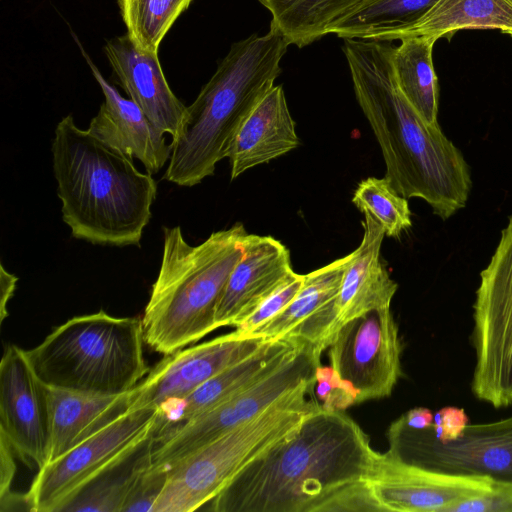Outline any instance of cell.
<instances>
[{"label": "cell", "instance_id": "obj_18", "mask_svg": "<svg viewBox=\"0 0 512 512\" xmlns=\"http://www.w3.org/2000/svg\"><path fill=\"white\" fill-rule=\"evenodd\" d=\"M293 272L284 244L271 236L248 234L218 304L217 327H236Z\"/></svg>", "mask_w": 512, "mask_h": 512}, {"label": "cell", "instance_id": "obj_30", "mask_svg": "<svg viewBox=\"0 0 512 512\" xmlns=\"http://www.w3.org/2000/svg\"><path fill=\"white\" fill-rule=\"evenodd\" d=\"M352 202L363 214H370L388 237H399L412 225L407 198L399 195L385 177L363 179Z\"/></svg>", "mask_w": 512, "mask_h": 512}, {"label": "cell", "instance_id": "obj_19", "mask_svg": "<svg viewBox=\"0 0 512 512\" xmlns=\"http://www.w3.org/2000/svg\"><path fill=\"white\" fill-rule=\"evenodd\" d=\"M104 52L129 98L156 126L174 137L187 106L172 92L158 53L138 49L127 34L107 41Z\"/></svg>", "mask_w": 512, "mask_h": 512}, {"label": "cell", "instance_id": "obj_26", "mask_svg": "<svg viewBox=\"0 0 512 512\" xmlns=\"http://www.w3.org/2000/svg\"><path fill=\"white\" fill-rule=\"evenodd\" d=\"M271 14L270 27L289 45L303 48L331 31L369 0H257Z\"/></svg>", "mask_w": 512, "mask_h": 512}, {"label": "cell", "instance_id": "obj_29", "mask_svg": "<svg viewBox=\"0 0 512 512\" xmlns=\"http://www.w3.org/2000/svg\"><path fill=\"white\" fill-rule=\"evenodd\" d=\"M192 0H118L127 35L140 50L158 53L164 36Z\"/></svg>", "mask_w": 512, "mask_h": 512}, {"label": "cell", "instance_id": "obj_10", "mask_svg": "<svg viewBox=\"0 0 512 512\" xmlns=\"http://www.w3.org/2000/svg\"><path fill=\"white\" fill-rule=\"evenodd\" d=\"M391 455L427 469L455 475L488 476L512 482V415L489 423L468 424L449 442L433 430L408 427L401 417L388 429Z\"/></svg>", "mask_w": 512, "mask_h": 512}, {"label": "cell", "instance_id": "obj_7", "mask_svg": "<svg viewBox=\"0 0 512 512\" xmlns=\"http://www.w3.org/2000/svg\"><path fill=\"white\" fill-rule=\"evenodd\" d=\"M306 384L255 418L192 451L168 467L154 512H191L214 499L242 470L289 439L321 405Z\"/></svg>", "mask_w": 512, "mask_h": 512}, {"label": "cell", "instance_id": "obj_15", "mask_svg": "<svg viewBox=\"0 0 512 512\" xmlns=\"http://www.w3.org/2000/svg\"><path fill=\"white\" fill-rule=\"evenodd\" d=\"M262 337L234 330L199 345L167 354L137 385L135 407L179 400L203 383L257 351Z\"/></svg>", "mask_w": 512, "mask_h": 512}, {"label": "cell", "instance_id": "obj_21", "mask_svg": "<svg viewBox=\"0 0 512 512\" xmlns=\"http://www.w3.org/2000/svg\"><path fill=\"white\" fill-rule=\"evenodd\" d=\"M300 344L285 339L267 341L253 354L227 367L189 395L162 405L157 433L186 422L230 398L280 366Z\"/></svg>", "mask_w": 512, "mask_h": 512}, {"label": "cell", "instance_id": "obj_14", "mask_svg": "<svg viewBox=\"0 0 512 512\" xmlns=\"http://www.w3.org/2000/svg\"><path fill=\"white\" fill-rule=\"evenodd\" d=\"M494 481L434 471L386 452L380 454L368 488L380 512H447L456 503L488 492Z\"/></svg>", "mask_w": 512, "mask_h": 512}, {"label": "cell", "instance_id": "obj_22", "mask_svg": "<svg viewBox=\"0 0 512 512\" xmlns=\"http://www.w3.org/2000/svg\"><path fill=\"white\" fill-rule=\"evenodd\" d=\"M295 121L281 85H274L241 124L229 151L231 179L298 147Z\"/></svg>", "mask_w": 512, "mask_h": 512}, {"label": "cell", "instance_id": "obj_6", "mask_svg": "<svg viewBox=\"0 0 512 512\" xmlns=\"http://www.w3.org/2000/svg\"><path fill=\"white\" fill-rule=\"evenodd\" d=\"M144 342L142 318L99 311L69 319L25 354L49 387L115 395L148 374Z\"/></svg>", "mask_w": 512, "mask_h": 512}, {"label": "cell", "instance_id": "obj_20", "mask_svg": "<svg viewBox=\"0 0 512 512\" xmlns=\"http://www.w3.org/2000/svg\"><path fill=\"white\" fill-rule=\"evenodd\" d=\"M362 226L361 243L350 253L335 301L337 331L354 318L372 310L391 307L398 289L381 259L385 236L383 227L368 213H364Z\"/></svg>", "mask_w": 512, "mask_h": 512}, {"label": "cell", "instance_id": "obj_32", "mask_svg": "<svg viewBox=\"0 0 512 512\" xmlns=\"http://www.w3.org/2000/svg\"><path fill=\"white\" fill-rule=\"evenodd\" d=\"M313 392L317 402L328 411H345L350 406L357 404L352 389L331 366H318Z\"/></svg>", "mask_w": 512, "mask_h": 512}, {"label": "cell", "instance_id": "obj_33", "mask_svg": "<svg viewBox=\"0 0 512 512\" xmlns=\"http://www.w3.org/2000/svg\"><path fill=\"white\" fill-rule=\"evenodd\" d=\"M168 468L151 465L139 478L129 494L122 512H154L165 486Z\"/></svg>", "mask_w": 512, "mask_h": 512}, {"label": "cell", "instance_id": "obj_28", "mask_svg": "<svg viewBox=\"0 0 512 512\" xmlns=\"http://www.w3.org/2000/svg\"><path fill=\"white\" fill-rule=\"evenodd\" d=\"M439 0H369L331 34L342 39L381 40L421 19Z\"/></svg>", "mask_w": 512, "mask_h": 512}, {"label": "cell", "instance_id": "obj_12", "mask_svg": "<svg viewBox=\"0 0 512 512\" xmlns=\"http://www.w3.org/2000/svg\"><path fill=\"white\" fill-rule=\"evenodd\" d=\"M159 408L133 406L114 422L47 463L26 492L31 511L58 512L63 503L88 479L145 435Z\"/></svg>", "mask_w": 512, "mask_h": 512}, {"label": "cell", "instance_id": "obj_3", "mask_svg": "<svg viewBox=\"0 0 512 512\" xmlns=\"http://www.w3.org/2000/svg\"><path fill=\"white\" fill-rule=\"evenodd\" d=\"M52 154L62 219L72 236L96 245L140 246L157 194L151 173L79 128L72 115L57 124Z\"/></svg>", "mask_w": 512, "mask_h": 512}, {"label": "cell", "instance_id": "obj_24", "mask_svg": "<svg viewBox=\"0 0 512 512\" xmlns=\"http://www.w3.org/2000/svg\"><path fill=\"white\" fill-rule=\"evenodd\" d=\"M158 417L151 429L81 485L58 512H122L141 475L152 465Z\"/></svg>", "mask_w": 512, "mask_h": 512}, {"label": "cell", "instance_id": "obj_16", "mask_svg": "<svg viewBox=\"0 0 512 512\" xmlns=\"http://www.w3.org/2000/svg\"><path fill=\"white\" fill-rule=\"evenodd\" d=\"M349 260L350 254L305 274L290 304L252 335L265 341L285 339L326 350L337 332L335 301Z\"/></svg>", "mask_w": 512, "mask_h": 512}, {"label": "cell", "instance_id": "obj_9", "mask_svg": "<svg viewBox=\"0 0 512 512\" xmlns=\"http://www.w3.org/2000/svg\"><path fill=\"white\" fill-rule=\"evenodd\" d=\"M321 354L315 346L301 343L290 358L270 373L208 411L157 433L152 465L168 468L192 451L255 418L293 391L314 383Z\"/></svg>", "mask_w": 512, "mask_h": 512}, {"label": "cell", "instance_id": "obj_17", "mask_svg": "<svg viewBox=\"0 0 512 512\" xmlns=\"http://www.w3.org/2000/svg\"><path fill=\"white\" fill-rule=\"evenodd\" d=\"M78 45L104 95V102L87 130L109 147L136 157L147 172L157 173L169 162L172 152L171 145L165 141V132L134 101L124 98Z\"/></svg>", "mask_w": 512, "mask_h": 512}, {"label": "cell", "instance_id": "obj_23", "mask_svg": "<svg viewBox=\"0 0 512 512\" xmlns=\"http://www.w3.org/2000/svg\"><path fill=\"white\" fill-rule=\"evenodd\" d=\"M137 386L115 395L91 394L50 387L51 438L48 462L96 434L130 410Z\"/></svg>", "mask_w": 512, "mask_h": 512}, {"label": "cell", "instance_id": "obj_11", "mask_svg": "<svg viewBox=\"0 0 512 512\" xmlns=\"http://www.w3.org/2000/svg\"><path fill=\"white\" fill-rule=\"evenodd\" d=\"M328 348L330 366L357 404L390 396L403 376V343L391 307L346 322Z\"/></svg>", "mask_w": 512, "mask_h": 512}, {"label": "cell", "instance_id": "obj_13", "mask_svg": "<svg viewBox=\"0 0 512 512\" xmlns=\"http://www.w3.org/2000/svg\"><path fill=\"white\" fill-rule=\"evenodd\" d=\"M0 432L23 460L38 469L48 462L51 438L50 387L34 372L25 350L5 346L0 364Z\"/></svg>", "mask_w": 512, "mask_h": 512}, {"label": "cell", "instance_id": "obj_2", "mask_svg": "<svg viewBox=\"0 0 512 512\" xmlns=\"http://www.w3.org/2000/svg\"><path fill=\"white\" fill-rule=\"evenodd\" d=\"M357 102L380 146L385 178L401 196L420 198L447 220L463 209L472 189L462 152L439 123L427 124L401 92L393 41L343 39Z\"/></svg>", "mask_w": 512, "mask_h": 512}, {"label": "cell", "instance_id": "obj_37", "mask_svg": "<svg viewBox=\"0 0 512 512\" xmlns=\"http://www.w3.org/2000/svg\"><path fill=\"white\" fill-rule=\"evenodd\" d=\"M18 278L14 275L6 271L5 267L1 264L0 266V286H1V301H0V314H1V322L4 321L7 312V304L11 297L14 294L16 289Z\"/></svg>", "mask_w": 512, "mask_h": 512}, {"label": "cell", "instance_id": "obj_27", "mask_svg": "<svg viewBox=\"0 0 512 512\" xmlns=\"http://www.w3.org/2000/svg\"><path fill=\"white\" fill-rule=\"evenodd\" d=\"M436 41L429 37L403 38L393 53L398 86L429 125L438 124L439 86L432 57Z\"/></svg>", "mask_w": 512, "mask_h": 512}, {"label": "cell", "instance_id": "obj_25", "mask_svg": "<svg viewBox=\"0 0 512 512\" xmlns=\"http://www.w3.org/2000/svg\"><path fill=\"white\" fill-rule=\"evenodd\" d=\"M467 29H496L512 35V0H439L421 19L381 40H438Z\"/></svg>", "mask_w": 512, "mask_h": 512}, {"label": "cell", "instance_id": "obj_1", "mask_svg": "<svg viewBox=\"0 0 512 512\" xmlns=\"http://www.w3.org/2000/svg\"><path fill=\"white\" fill-rule=\"evenodd\" d=\"M380 454L345 411L320 406L289 439L242 470L208 510L378 511L368 479Z\"/></svg>", "mask_w": 512, "mask_h": 512}, {"label": "cell", "instance_id": "obj_5", "mask_svg": "<svg viewBox=\"0 0 512 512\" xmlns=\"http://www.w3.org/2000/svg\"><path fill=\"white\" fill-rule=\"evenodd\" d=\"M247 235L236 223L193 246L179 226L164 227L161 265L142 317L149 347L171 354L218 329V304Z\"/></svg>", "mask_w": 512, "mask_h": 512}, {"label": "cell", "instance_id": "obj_36", "mask_svg": "<svg viewBox=\"0 0 512 512\" xmlns=\"http://www.w3.org/2000/svg\"><path fill=\"white\" fill-rule=\"evenodd\" d=\"M469 424L464 408L444 406L434 413L431 429L442 442L457 439Z\"/></svg>", "mask_w": 512, "mask_h": 512}, {"label": "cell", "instance_id": "obj_34", "mask_svg": "<svg viewBox=\"0 0 512 512\" xmlns=\"http://www.w3.org/2000/svg\"><path fill=\"white\" fill-rule=\"evenodd\" d=\"M15 452L7 437L0 432V505L1 511L24 509L31 511L26 493L11 490L16 472Z\"/></svg>", "mask_w": 512, "mask_h": 512}, {"label": "cell", "instance_id": "obj_38", "mask_svg": "<svg viewBox=\"0 0 512 512\" xmlns=\"http://www.w3.org/2000/svg\"><path fill=\"white\" fill-rule=\"evenodd\" d=\"M413 429H427L432 426L434 413L425 407H415L400 416Z\"/></svg>", "mask_w": 512, "mask_h": 512}, {"label": "cell", "instance_id": "obj_8", "mask_svg": "<svg viewBox=\"0 0 512 512\" xmlns=\"http://www.w3.org/2000/svg\"><path fill=\"white\" fill-rule=\"evenodd\" d=\"M471 391L494 408L512 405V215L500 233L473 304Z\"/></svg>", "mask_w": 512, "mask_h": 512}, {"label": "cell", "instance_id": "obj_31", "mask_svg": "<svg viewBox=\"0 0 512 512\" xmlns=\"http://www.w3.org/2000/svg\"><path fill=\"white\" fill-rule=\"evenodd\" d=\"M304 282V275L293 272L282 285L265 299L235 330L252 335L260 327L281 313L294 299Z\"/></svg>", "mask_w": 512, "mask_h": 512}, {"label": "cell", "instance_id": "obj_35", "mask_svg": "<svg viewBox=\"0 0 512 512\" xmlns=\"http://www.w3.org/2000/svg\"><path fill=\"white\" fill-rule=\"evenodd\" d=\"M447 512H512V482L495 480L491 490L456 503Z\"/></svg>", "mask_w": 512, "mask_h": 512}, {"label": "cell", "instance_id": "obj_4", "mask_svg": "<svg viewBox=\"0 0 512 512\" xmlns=\"http://www.w3.org/2000/svg\"><path fill=\"white\" fill-rule=\"evenodd\" d=\"M288 46L272 27L231 45L172 137L167 181L192 187L214 174L245 118L275 85Z\"/></svg>", "mask_w": 512, "mask_h": 512}]
</instances>
